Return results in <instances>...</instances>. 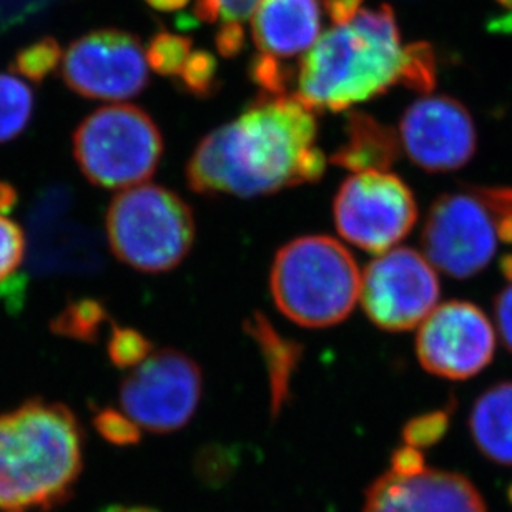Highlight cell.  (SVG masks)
Wrapping results in <instances>:
<instances>
[{
	"instance_id": "cell-12",
	"label": "cell",
	"mask_w": 512,
	"mask_h": 512,
	"mask_svg": "<svg viewBox=\"0 0 512 512\" xmlns=\"http://www.w3.org/2000/svg\"><path fill=\"white\" fill-rule=\"evenodd\" d=\"M496 331L478 306L449 301L419 325L416 355L424 370L448 380H468L491 363Z\"/></svg>"
},
{
	"instance_id": "cell-2",
	"label": "cell",
	"mask_w": 512,
	"mask_h": 512,
	"mask_svg": "<svg viewBox=\"0 0 512 512\" xmlns=\"http://www.w3.org/2000/svg\"><path fill=\"white\" fill-rule=\"evenodd\" d=\"M84 469V431L65 404L32 398L0 414V511L69 501Z\"/></svg>"
},
{
	"instance_id": "cell-29",
	"label": "cell",
	"mask_w": 512,
	"mask_h": 512,
	"mask_svg": "<svg viewBox=\"0 0 512 512\" xmlns=\"http://www.w3.org/2000/svg\"><path fill=\"white\" fill-rule=\"evenodd\" d=\"M250 77L258 87L263 90V95L280 97L288 95V85L291 82L290 67L283 65V60L255 55L250 62Z\"/></svg>"
},
{
	"instance_id": "cell-9",
	"label": "cell",
	"mask_w": 512,
	"mask_h": 512,
	"mask_svg": "<svg viewBox=\"0 0 512 512\" xmlns=\"http://www.w3.org/2000/svg\"><path fill=\"white\" fill-rule=\"evenodd\" d=\"M421 242L434 268L453 278H469L498 252V218L481 190L446 193L429 210Z\"/></svg>"
},
{
	"instance_id": "cell-14",
	"label": "cell",
	"mask_w": 512,
	"mask_h": 512,
	"mask_svg": "<svg viewBox=\"0 0 512 512\" xmlns=\"http://www.w3.org/2000/svg\"><path fill=\"white\" fill-rule=\"evenodd\" d=\"M363 512H488L463 474L424 469L416 476L383 474L366 491Z\"/></svg>"
},
{
	"instance_id": "cell-5",
	"label": "cell",
	"mask_w": 512,
	"mask_h": 512,
	"mask_svg": "<svg viewBox=\"0 0 512 512\" xmlns=\"http://www.w3.org/2000/svg\"><path fill=\"white\" fill-rule=\"evenodd\" d=\"M105 230L110 250L122 263L145 273H165L187 258L197 227L180 195L140 183L112 200Z\"/></svg>"
},
{
	"instance_id": "cell-32",
	"label": "cell",
	"mask_w": 512,
	"mask_h": 512,
	"mask_svg": "<svg viewBox=\"0 0 512 512\" xmlns=\"http://www.w3.org/2000/svg\"><path fill=\"white\" fill-rule=\"evenodd\" d=\"M426 466H424V456L421 449L413 448L404 444L401 448L394 451L391 456V473L398 474V476H416V474L423 473Z\"/></svg>"
},
{
	"instance_id": "cell-26",
	"label": "cell",
	"mask_w": 512,
	"mask_h": 512,
	"mask_svg": "<svg viewBox=\"0 0 512 512\" xmlns=\"http://www.w3.org/2000/svg\"><path fill=\"white\" fill-rule=\"evenodd\" d=\"M182 79L183 87L195 97H212L217 92L218 82V64L217 57H213L210 52L197 50L192 52L187 64L183 67L182 74L178 75Z\"/></svg>"
},
{
	"instance_id": "cell-8",
	"label": "cell",
	"mask_w": 512,
	"mask_h": 512,
	"mask_svg": "<svg viewBox=\"0 0 512 512\" xmlns=\"http://www.w3.org/2000/svg\"><path fill=\"white\" fill-rule=\"evenodd\" d=\"M335 225L346 242L366 252H388L408 237L418 207L408 185L393 173H355L341 185L333 205Z\"/></svg>"
},
{
	"instance_id": "cell-7",
	"label": "cell",
	"mask_w": 512,
	"mask_h": 512,
	"mask_svg": "<svg viewBox=\"0 0 512 512\" xmlns=\"http://www.w3.org/2000/svg\"><path fill=\"white\" fill-rule=\"evenodd\" d=\"M203 376L197 361L165 348L133 368L120 384V406L138 428L175 433L185 428L202 399Z\"/></svg>"
},
{
	"instance_id": "cell-39",
	"label": "cell",
	"mask_w": 512,
	"mask_h": 512,
	"mask_svg": "<svg viewBox=\"0 0 512 512\" xmlns=\"http://www.w3.org/2000/svg\"><path fill=\"white\" fill-rule=\"evenodd\" d=\"M501 4L508 5V7H512V0H499Z\"/></svg>"
},
{
	"instance_id": "cell-36",
	"label": "cell",
	"mask_w": 512,
	"mask_h": 512,
	"mask_svg": "<svg viewBox=\"0 0 512 512\" xmlns=\"http://www.w3.org/2000/svg\"><path fill=\"white\" fill-rule=\"evenodd\" d=\"M17 202H19L17 188L12 183L0 180V213L12 212Z\"/></svg>"
},
{
	"instance_id": "cell-22",
	"label": "cell",
	"mask_w": 512,
	"mask_h": 512,
	"mask_svg": "<svg viewBox=\"0 0 512 512\" xmlns=\"http://www.w3.org/2000/svg\"><path fill=\"white\" fill-rule=\"evenodd\" d=\"M62 49L59 42L52 37H44L34 44L27 45L15 54L10 70L22 75L34 84L44 82L50 74H54L62 62Z\"/></svg>"
},
{
	"instance_id": "cell-1",
	"label": "cell",
	"mask_w": 512,
	"mask_h": 512,
	"mask_svg": "<svg viewBox=\"0 0 512 512\" xmlns=\"http://www.w3.org/2000/svg\"><path fill=\"white\" fill-rule=\"evenodd\" d=\"M313 110L291 95H260L237 120L208 133L187 165L200 195L253 198L318 182L326 170Z\"/></svg>"
},
{
	"instance_id": "cell-33",
	"label": "cell",
	"mask_w": 512,
	"mask_h": 512,
	"mask_svg": "<svg viewBox=\"0 0 512 512\" xmlns=\"http://www.w3.org/2000/svg\"><path fill=\"white\" fill-rule=\"evenodd\" d=\"M245 45V29L240 22H225L217 32V49L223 57H237Z\"/></svg>"
},
{
	"instance_id": "cell-34",
	"label": "cell",
	"mask_w": 512,
	"mask_h": 512,
	"mask_svg": "<svg viewBox=\"0 0 512 512\" xmlns=\"http://www.w3.org/2000/svg\"><path fill=\"white\" fill-rule=\"evenodd\" d=\"M496 326L504 345L512 351V281L496 298Z\"/></svg>"
},
{
	"instance_id": "cell-13",
	"label": "cell",
	"mask_w": 512,
	"mask_h": 512,
	"mask_svg": "<svg viewBox=\"0 0 512 512\" xmlns=\"http://www.w3.org/2000/svg\"><path fill=\"white\" fill-rule=\"evenodd\" d=\"M398 137L409 160L428 172L458 170L476 150L473 119L451 97H423L409 105Z\"/></svg>"
},
{
	"instance_id": "cell-4",
	"label": "cell",
	"mask_w": 512,
	"mask_h": 512,
	"mask_svg": "<svg viewBox=\"0 0 512 512\" xmlns=\"http://www.w3.org/2000/svg\"><path fill=\"white\" fill-rule=\"evenodd\" d=\"M270 288L275 305L288 320L306 328H328L355 310L360 268L335 238H296L276 253Z\"/></svg>"
},
{
	"instance_id": "cell-18",
	"label": "cell",
	"mask_w": 512,
	"mask_h": 512,
	"mask_svg": "<svg viewBox=\"0 0 512 512\" xmlns=\"http://www.w3.org/2000/svg\"><path fill=\"white\" fill-rule=\"evenodd\" d=\"M243 328L260 350L270 381L271 416L278 418L290 401L291 380L303 358V346L281 335L260 311H255L252 318L243 323Z\"/></svg>"
},
{
	"instance_id": "cell-35",
	"label": "cell",
	"mask_w": 512,
	"mask_h": 512,
	"mask_svg": "<svg viewBox=\"0 0 512 512\" xmlns=\"http://www.w3.org/2000/svg\"><path fill=\"white\" fill-rule=\"evenodd\" d=\"M365 0H325L326 14L335 25L350 24Z\"/></svg>"
},
{
	"instance_id": "cell-21",
	"label": "cell",
	"mask_w": 512,
	"mask_h": 512,
	"mask_svg": "<svg viewBox=\"0 0 512 512\" xmlns=\"http://www.w3.org/2000/svg\"><path fill=\"white\" fill-rule=\"evenodd\" d=\"M34 112V92L24 80L0 74V143L24 132Z\"/></svg>"
},
{
	"instance_id": "cell-31",
	"label": "cell",
	"mask_w": 512,
	"mask_h": 512,
	"mask_svg": "<svg viewBox=\"0 0 512 512\" xmlns=\"http://www.w3.org/2000/svg\"><path fill=\"white\" fill-rule=\"evenodd\" d=\"M24 253L25 238L19 225L0 215V283L14 275Z\"/></svg>"
},
{
	"instance_id": "cell-3",
	"label": "cell",
	"mask_w": 512,
	"mask_h": 512,
	"mask_svg": "<svg viewBox=\"0 0 512 512\" xmlns=\"http://www.w3.org/2000/svg\"><path fill=\"white\" fill-rule=\"evenodd\" d=\"M406 47L388 4L361 9L308 50L298 70L296 97L313 112H341L401 85Z\"/></svg>"
},
{
	"instance_id": "cell-6",
	"label": "cell",
	"mask_w": 512,
	"mask_h": 512,
	"mask_svg": "<svg viewBox=\"0 0 512 512\" xmlns=\"http://www.w3.org/2000/svg\"><path fill=\"white\" fill-rule=\"evenodd\" d=\"M162 133L135 105L95 110L74 133V157L97 187L130 188L147 182L162 160Z\"/></svg>"
},
{
	"instance_id": "cell-27",
	"label": "cell",
	"mask_w": 512,
	"mask_h": 512,
	"mask_svg": "<svg viewBox=\"0 0 512 512\" xmlns=\"http://www.w3.org/2000/svg\"><path fill=\"white\" fill-rule=\"evenodd\" d=\"M448 428L449 414L446 411L421 414L404 426V444L416 449L431 448L444 438Z\"/></svg>"
},
{
	"instance_id": "cell-17",
	"label": "cell",
	"mask_w": 512,
	"mask_h": 512,
	"mask_svg": "<svg viewBox=\"0 0 512 512\" xmlns=\"http://www.w3.org/2000/svg\"><path fill=\"white\" fill-rule=\"evenodd\" d=\"M401 143L393 128L373 115L350 112L345 125V142L331 155V163L351 172H388L398 160Z\"/></svg>"
},
{
	"instance_id": "cell-37",
	"label": "cell",
	"mask_w": 512,
	"mask_h": 512,
	"mask_svg": "<svg viewBox=\"0 0 512 512\" xmlns=\"http://www.w3.org/2000/svg\"><path fill=\"white\" fill-rule=\"evenodd\" d=\"M153 9L163 10V12H172V10L183 9L190 0H147Z\"/></svg>"
},
{
	"instance_id": "cell-25",
	"label": "cell",
	"mask_w": 512,
	"mask_h": 512,
	"mask_svg": "<svg viewBox=\"0 0 512 512\" xmlns=\"http://www.w3.org/2000/svg\"><path fill=\"white\" fill-rule=\"evenodd\" d=\"M401 85L418 94H428L436 85V57L433 47L424 42L406 47V64H404Z\"/></svg>"
},
{
	"instance_id": "cell-40",
	"label": "cell",
	"mask_w": 512,
	"mask_h": 512,
	"mask_svg": "<svg viewBox=\"0 0 512 512\" xmlns=\"http://www.w3.org/2000/svg\"><path fill=\"white\" fill-rule=\"evenodd\" d=\"M509 501H511L512 504V486L509 488Z\"/></svg>"
},
{
	"instance_id": "cell-28",
	"label": "cell",
	"mask_w": 512,
	"mask_h": 512,
	"mask_svg": "<svg viewBox=\"0 0 512 512\" xmlns=\"http://www.w3.org/2000/svg\"><path fill=\"white\" fill-rule=\"evenodd\" d=\"M94 426L107 443L115 446H133L142 438V429L115 408L99 409L94 416Z\"/></svg>"
},
{
	"instance_id": "cell-15",
	"label": "cell",
	"mask_w": 512,
	"mask_h": 512,
	"mask_svg": "<svg viewBox=\"0 0 512 512\" xmlns=\"http://www.w3.org/2000/svg\"><path fill=\"white\" fill-rule=\"evenodd\" d=\"M70 208L67 190H49L32 213L35 233V265L42 270H95L100 263L99 248L89 232L77 223L62 222Z\"/></svg>"
},
{
	"instance_id": "cell-10",
	"label": "cell",
	"mask_w": 512,
	"mask_h": 512,
	"mask_svg": "<svg viewBox=\"0 0 512 512\" xmlns=\"http://www.w3.org/2000/svg\"><path fill=\"white\" fill-rule=\"evenodd\" d=\"M436 268L411 248H394L366 266L360 298L366 315L386 331L421 325L438 306Z\"/></svg>"
},
{
	"instance_id": "cell-38",
	"label": "cell",
	"mask_w": 512,
	"mask_h": 512,
	"mask_svg": "<svg viewBox=\"0 0 512 512\" xmlns=\"http://www.w3.org/2000/svg\"><path fill=\"white\" fill-rule=\"evenodd\" d=\"M102 512H160L147 506H109Z\"/></svg>"
},
{
	"instance_id": "cell-11",
	"label": "cell",
	"mask_w": 512,
	"mask_h": 512,
	"mask_svg": "<svg viewBox=\"0 0 512 512\" xmlns=\"http://www.w3.org/2000/svg\"><path fill=\"white\" fill-rule=\"evenodd\" d=\"M62 77L87 99H132L148 85L147 55L137 37L124 30H94L74 40L62 57Z\"/></svg>"
},
{
	"instance_id": "cell-20",
	"label": "cell",
	"mask_w": 512,
	"mask_h": 512,
	"mask_svg": "<svg viewBox=\"0 0 512 512\" xmlns=\"http://www.w3.org/2000/svg\"><path fill=\"white\" fill-rule=\"evenodd\" d=\"M109 320V311L102 301L82 296L67 301V305L50 321V330L62 338L80 343H95Z\"/></svg>"
},
{
	"instance_id": "cell-23",
	"label": "cell",
	"mask_w": 512,
	"mask_h": 512,
	"mask_svg": "<svg viewBox=\"0 0 512 512\" xmlns=\"http://www.w3.org/2000/svg\"><path fill=\"white\" fill-rule=\"evenodd\" d=\"M192 40L183 35L158 32L147 47L150 69L165 77H178L192 55Z\"/></svg>"
},
{
	"instance_id": "cell-19",
	"label": "cell",
	"mask_w": 512,
	"mask_h": 512,
	"mask_svg": "<svg viewBox=\"0 0 512 512\" xmlns=\"http://www.w3.org/2000/svg\"><path fill=\"white\" fill-rule=\"evenodd\" d=\"M479 451L494 463L512 466V383H499L479 396L469 416Z\"/></svg>"
},
{
	"instance_id": "cell-24",
	"label": "cell",
	"mask_w": 512,
	"mask_h": 512,
	"mask_svg": "<svg viewBox=\"0 0 512 512\" xmlns=\"http://www.w3.org/2000/svg\"><path fill=\"white\" fill-rule=\"evenodd\" d=\"M152 348L150 340L140 331L114 325L109 345H107V353L112 365L120 370H132L152 355Z\"/></svg>"
},
{
	"instance_id": "cell-30",
	"label": "cell",
	"mask_w": 512,
	"mask_h": 512,
	"mask_svg": "<svg viewBox=\"0 0 512 512\" xmlns=\"http://www.w3.org/2000/svg\"><path fill=\"white\" fill-rule=\"evenodd\" d=\"M261 0H195V19L200 22H240L247 20Z\"/></svg>"
},
{
	"instance_id": "cell-16",
	"label": "cell",
	"mask_w": 512,
	"mask_h": 512,
	"mask_svg": "<svg viewBox=\"0 0 512 512\" xmlns=\"http://www.w3.org/2000/svg\"><path fill=\"white\" fill-rule=\"evenodd\" d=\"M320 32V0H261L253 12V42L266 57H298L316 44Z\"/></svg>"
}]
</instances>
